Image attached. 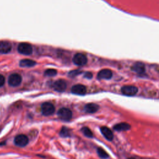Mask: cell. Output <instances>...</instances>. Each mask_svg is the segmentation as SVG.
<instances>
[{"label":"cell","mask_w":159,"mask_h":159,"mask_svg":"<svg viewBox=\"0 0 159 159\" xmlns=\"http://www.w3.org/2000/svg\"><path fill=\"white\" fill-rule=\"evenodd\" d=\"M14 143L17 146L23 147L29 143V139L25 135L19 134L15 137Z\"/></svg>","instance_id":"cell-7"},{"label":"cell","mask_w":159,"mask_h":159,"mask_svg":"<svg viewBox=\"0 0 159 159\" xmlns=\"http://www.w3.org/2000/svg\"><path fill=\"white\" fill-rule=\"evenodd\" d=\"M99 106L95 103H89L84 106V109L88 113H94L98 111Z\"/></svg>","instance_id":"cell-13"},{"label":"cell","mask_w":159,"mask_h":159,"mask_svg":"<svg viewBox=\"0 0 159 159\" xmlns=\"http://www.w3.org/2000/svg\"><path fill=\"white\" fill-rule=\"evenodd\" d=\"M84 77L87 79H91L93 78V74L91 72H86L84 75Z\"/></svg>","instance_id":"cell-23"},{"label":"cell","mask_w":159,"mask_h":159,"mask_svg":"<svg viewBox=\"0 0 159 159\" xmlns=\"http://www.w3.org/2000/svg\"><path fill=\"white\" fill-rule=\"evenodd\" d=\"M132 70L137 73L142 74L145 71V65L141 62H137L132 66Z\"/></svg>","instance_id":"cell-15"},{"label":"cell","mask_w":159,"mask_h":159,"mask_svg":"<svg viewBox=\"0 0 159 159\" xmlns=\"http://www.w3.org/2000/svg\"><path fill=\"white\" fill-rule=\"evenodd\" d=\"M57 115L61 120L64 121H68L72 117V112L68 108L62 107L58 110Z\"/></svg>","instance_id":"cell-1"},{"label":"cell","mask_w":159,"mask_h":159,"mask_svg":"<svg viewBox=\"0 0 159 159\" xmlns=\"http://www.w3.org/2000/svg\"><path fill=\"white\" fill-rule=\"evenodd\" d=\"M57 73V71L55 69H48L46 70L44 72V75L47 76H55Z\"/></svg>","instance_id":"cell-20"},{"label":"cell","mask_w":159,"mask_h":159,"mask_svg":"<svg viewBox=\"0 0 159 159\" xmlns=\"http://www.w3.org/2000/svg\"><path fill=\"white\" fill-rule=\"evenodd\" d=\"M128 159H135V158H132V157H131V158H129Z\"/></svg>","instance_id":"cell-24"},{"label":"cell","mask_w":159,"mask_h":159,"mask_svg":"<svg viewBox=\"0 0 159 159\" xmlns=\"http://www.w3.org/2000/svg\"><path fill=\"white\" fill-rule=\"evenodd\" d=\"M36 65V62L30 59H24L20 61L19 65L21 67H32Z\"/></svg>","instance_id":"cell-16"},{"label":"cell","mask_w":159,"mask_h":159,"mask_svg":"<svg viewBox=\"0 0 159 159\" xmlns=\"http://www.w3.org/2000/svg\"><path fill=\"white\" fill-rule=\"evenodd\" d=\"M81 131L83 133V134L87 137H92L93 135V132L88 127H83L81 129Z\"/></svg>","instance_id":"cell-19"},{"label":"cell","mask_w":159,"mask_h":159,"mask_svg":"<svg viewBox=\"0 0 159 159\" xmlns=\"http://www.w3.org/2000/svg\"><path fill=\"white\" fill-rule=\"evenodd\" d=\"M112 76V72L111 70L109 69H103L99 71L98 73L97 77L99 80L104 79V80H109L111 79Z\"/></svg>","instance_id":"cell-10"},{"label":"cell","mask_w":159,"mask_h":159,"mask_svg":"<svg viewBox=\"0 0 159 159\" xmlns=\"http://www.w3.org/2000/svg\"><path fill=\"white\" fill-rule=\"evenodd\" d=\"M17 51L20 54L29 55L32 53V47L29 43L22 42L18 45Z\"/></svg>","instance_id":"cell-2"},{"label":"cell","mask_w":159,"mask_h":159,"mask_svg":"<svg viewBox=\"0 0 159 159\" xmlns=\"http://www.w3.org/2000/svg\"><path fill=\"white\" fill-rule=\"evenodd\" d=\"M113 128L116 131H125L130 129V125L126 122H121L114 125Z\"/></svg>","instance_id":"cell-14"},{"label":"cell","mask_w":159,"mask_h":159,"mask_svg":"<svg viewBox=\"0 0 159 159\" xmlns=\"http://www.w3.org/2000/svg\"><path fill=\"white\" fill-rule=\"evenodd\" d=\"M66 87V83L63 80H58L55 81L52 85V88L57 92H63Z\"/></svg>","instance_id":"cell-8"},{"label":"cell","mask_w":159,"mask_h":159,"mask_svg":"<svg viewBox=\"0 0 159 159\" xmlns=\"http://www.w3.org/2000/svg\"><path fill=\"white\" fill-rule=\"evenodd\" d=\"M101 132L102 133V134L104 135V137L108 140H112L114 138V135L112 132L111 131V130L110 129H109L108 127H106V126H102L101 127L100 129Z\"/></svg>","instance_id":"cell-11"},{"label":"cell","mask_w":159,"mask_h":159,"mask_svg":"<svg viewBox=\"0 0 159 159\" xmlns=\"http://www.w3.org/2000/svg\"><path fill=\"white\" fill-rule=\"evenodd\" d=\"M5 83V78L3 75L0 74V87L2 86Z\"/></svg>","instance_id":"cell-22"},{"label":"cell","mask_w":159,"mask_h":159,"mask_svg":"<svg viewBox=\"0 0 159 159\" xmlns=\"http://www.w3.org/2000/svg\"><path fill=\"white\" fill-rule=\"evenodd\" d=\"M121 92L125 96H132L137 93L138 88L134 86L125 85L121 88Z\"/></svg>","instance_id":"cell-4"},{"label":"cell","mask_w":159,"mask_h":159,"mask_svg":"<svg viewBox=\"0 0 159 159\" xmlns=\"http://www.w3.org/2000/svg\"><path fill=\"white\" fill-rule=\"evenodd\" d=\"M12 49V46L10 43L7 42H0V53L6 54L11 52Z\"/></svg>","instance_id":"cell-12"},{"label":"cell","mask_w":159,"mask_h":159,"mask_svg":"<svg viewBox=\"0 0 159 159\" xmlns=\"http://www.w3.org/2000/svg\"><path fill=\"white\" fill-rule=\"evenodd\" d=\"M71 92L74 94L84 95L86 93V88L84 85L78 84L72 86L71 89Z\"/></svg>","instance_id":"cell-9"},{"label":"cell","mask_w":159,"mask_h":159,"mask_svg":"<svg viewBox=\"0 0 159 159\" xmlns=\"http://www.w3.org/2000/svg\"><path fill=\"white\" fill-rule=\"evenodd\" d=\"M22 81V77L17 73H13L9 76L8 83L10 86L15 87L19 86Z\"/></svg>","instance_id":"cell-6"},{"label":"cell","mask_w":159,"mask_h":159,"mask_svg":"<svg viewBox=\"0 0 159 159\" xmlns=\"http://www.w3.org/2000/svg\"><path fill=\"white\" fill-rule=\"evenodd\" d=\"M87 58L85 55L78 53H76L73 57V62L78 66H83L87 63Z\"/></svg>","instance_id":"cell-5"},{"label":"cell","mask_w":159,"mask_h":159,"mask_svg":"<svg viewBox=\"0 0 159 159\" xmlns=\"http://www.w3.org/2000/svg\"><path fill=\"white\" fill-rule=\"evenodd\" d=\"M55 107L50 102H44L41 106L42 114L45 116H48L53 114L55 112Z\"/></svg>","instance_id":"cell-3"},{"label":"cell","mask_w":159,"mask_h":159,"mask_svg":"<svg viewBox=\"0 0 159 159\" xmlns=\"http://www.w3.org/2000/svg\"><path fill=\"white\" fill-rule=\"evenodd\" d=\"M60 135L62 137H69L70 136V130L66 127H63L60 130Z\"/></svg>","instance_id":"cell-17"},{"label":"cell","mask_w":159,"mask_h":159,"mask_svg":"<svg viewBox=\"0 0 159 159\" xmlns=\"http://www.w3.org/2000/svg\"><path fill=\"white\" fill-rule=\"evenodd\" d=\"M97 153L99 155V157L101 158H103V159H106V158H107L109 157V155L106 153V152L102 149V148H97Z\"/></svg>","instance_id":"cell-18"},{"label":"cell","mask_w":159,"mask_h":159,"mask_svg":"<svg viewBox=\"0 0 159 159\" xmlns=\"http://www.w3.org/2000/svg\"><path fill=\"white\" fill-rule=\"evenodd\" d=\"M81 72L80 71H78V70H73V71H71L69 72L68 73V76L71 77V78H73L78 75H80Z\"/></svg>","instance_id":"cell-21"}]
</instances>
